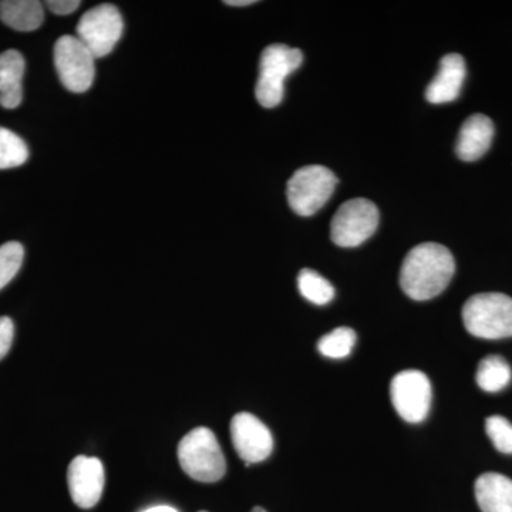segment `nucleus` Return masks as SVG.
Here are the masks:
<instances>
[{
  "label": "nucleus",
  "mask_w": 512,
  "mask_h": 512,
  "mask_svg": "<svg viewBox=\"0 0 512 512\" xmlns=\"http://www.w3.org/2000/svg\"><path fill=\"white\" fill-rule=\"evenodd\" d=\"M456 272L454 256L444 245L424 242L404 258L400 286L414 301H429L439 296Z\"/></svg>",
  "instance_id": "f257e3e1"
},
{
  "label": "nucleus",
  "mask_w": 512,
  "mask_h": 512,
  "mask_svg": "<svg viewBox=\"0 0 512 512\" xmlns=\"http://www.w3.org/2000/svg\"><path fill=\"white\" fill-rule=\"evenodd\" d=\"M184 473L200 483H217L227 473V461L217 436L208 427L191 430L178 444Z\"/></svg>",
  "instance_id": "f03ea898"
},
{
  "label": "nucleus",
  "mask_w": 512,
  "mask_h": 512,
  "mask_svg": "<svg viewBox=\"0 0 512 512\" xmlns=\"http://www.w3.org/2000/svg\"><path fill=\"white\" fill-rule=\"evenodd\" d=\"M463 320L467 332L476 338H511L512 298L498 292L471 296L464 305Z\"/></svg>",
  "instance_id": "7ed1b4c3"
},
{
  "label": "nucleus",
  "mask_w": 512,
  "mask_h": 512,
  "mask_svg": "<svg viewBox=\"0 0 512 512\" xmlns=\"http://www.w3.org/2000/svg\"><path fill=\"white\" fill-rule=\"evenodd\" d=\"M303 62L301 50L286 45L266 47L259 63V77L256 82V100L265 109H274L284 100L285 80L298 70Z\"/></svg>",
  "instance_id": "20e7f679"
},
{
  "label": "nucleus",
  "mask_w": 512,
  "mask_h": 512,
  "mask_svg": "<svg viewBox=\"0 0 512 512\" xmlns=\"http://www.w3.org/2000/svg\"><path fill=\"white\" fill-rule=\"evenodd\" d=\"M338 185V177L323 165L299 168L289 180L286 194L293 212L311 217L325 207Z\"/></svg>",
  "instance_id": "39448f33"
},
{
  "label": "nucleus",
  "mask_w": 512,
  "mask_h": 512,
  "mask_svg": "<svg viewBox=\"0 0 512 512\" xmlns=\"http://www.w3.org/2000/svg\"><path fill=\"white\" fill-rule=\"evenodd\" d=\"M379 210L366 198H353L340 205L330 225V238L342 248L362 245L379 227Z\"/></svg>",
  "instance_id": "423d86ee"
},
{
  "label": "nucleus",
  "mask_w": 512,
  "mask_h": 512,
  "mask_svg": "<svg viewBox=\"0 0 512 512\" xmlns=\"http://www.w3.org/2000/svg\"><path fill=\"white\" fill-rule=\"evenodd\" d=\"M124 23L120 10L114 5L94 6L87 10L77 25V39L96 59L109 55L123 35Z\"/></svg>",
  "instance_id": "0eeeda50"
},
{
  "label": "nucleus",
  "mask_w": 512,
  "mask_h": 512,
  "mask_svg": "<svg viewBox=\"0 0 512 512\" xmlns=\"http://www.w3.org/2000/svg\"><path fill=\"white\" fill-rule=\"evenodd\" d=\"M55 67L64 89L84 93L92 87L96 57L76 36H62L55 45Z\"/></svg>",
  "instance_id": "6e6552de"
},
{
  "label": "nucleus",
  "mask_w": 512,
  "mask_h": 512,
  "mask_svg": "<svg viewBox=\"0 0 512 512\" xmlns=\"http://www.w3.org/2000/svg\"><path fill=\"white\" fill-rule=\"evenodd\" d=\"M390 397L397 414L407 423H421L429 416L433 390L420 370H403L390 383Z\"/></svg>",
  "instance_id": "1a4fd4ad"
},
{
  "label": "nucleus",
  "mask_w": 512,
  "mask_h": 512,
  "mask_svg": "<svg viewBox=\"0 0 512 512\" xmlns=\"http://www.w3.org/2000/svg\"><path fill=\"white\" fill-rule=\"evenodd\" d=\"M231 439L245 464L262 463L274 450V437L268 427L251 413L235 414L231 421Z\"/></svg>",
  "instance_id": "9d476101"
},
{
  "label": "nucleus",
  "mask_w": 512,
  "mask_h": 512,
  "mask_svg": "<svg viewBox=\"0 0 512 512\" xmlns=\"http://www.w3.org/2000/svg\"><path fill=\"white\" fill-rule=\"evenodd\" d=\"M67 484L73 503L89 510L99 503L104 490V467L96 457L74 458L67 470Z\"/></svg>",
  "instance_id": "9b49d317"
},
{
  "label": "nucleus",
  "mask_w": 512,
  "mask_h": 512,
  "mask_svg": "<svg viewBox=\"0 0 512 512\" xmlns=\"http://www.w3.org/2000/svg\"><path fill=\"white\" fill-rule=\"evenodd\" d=\"M466 62L463 56L450 53L441 59L440 69L426 90V99L433 104L451 103L460 96L466 80Z\"/></svg>",
  "instance_id": "f8f14e48"
},
{
  "label": "nucleus",
  "mask_w": 512,
  "mask_h": 512,
  "mask_svg": "<svg viewBox=\"0 0 512 512\" xmlns=\"http://www.w3.org/2000/svg\"><path fill=\"white\" fill-rule=\"evenodd\" d=\"M494 138V124L484 114H474L464 121L456 144V154L460 160L473 163L490 150Z\"/></svg>",
  "instance_id": "ddd939ff"
},
{
  "label": "nucleus",
  "mask_w": 512,
  "mask_h": 512,
  "mask_svg": "<svg viewBox=\"0 0 512 512\" xmlns=\"http://www.w3.org/2000/svg\"><path fill=\"white\" fill-rule=\"evenodd\" d=\"M25 59L18 50H6L0 55V106L16 109L23 99L22 80Z\"/></svg>",
  "instance_id": "4468645a"
},
{
  "label": "nucleus",
  "mask_w": 512,
  "mask_h": 512,
  "mask_svg": "<svg viewBox=\"0 0 512 512\" xmlns=\"http://www.w3.org/2000/svg\"><path fill=\"white\" fill-rule=\"evenodd\" d=\"M476 500L483 512H512V480L498 473L477 478Z\"/></svg>",
  "instance_id": "2eb2a0df"
},
{
  "label": "nucleus",
  "mask_w": 512,
  "mask_h": 512,
  "mask_svg": "<svg viewBox=\"0 0 512 512\" xmlns=\"http://www.w3.org/2000/svg\"><path fill=\"white\" fill-rule=\"evenodd\" d=\"M0 19L19 32H33L45 22V10L37 0H3L0 2Z\"/></svg>",
  "instance_id": "dca6fc26"
},
{
  "label": "nucleus",
  "mask_w": 512,
  "mask_h": 512,
  "mask_svg": "<svg viewBox=\"0 0 512 512\" xmlns=\"http://www.w3.org/2000/svg\"><path fill=\"white\" fill-rule=\"evenodd\" d=\"M477 384L487 393H498L510 384L512 370L504 357L493 355L484 357L477 369Z\"/></svg>",
  "instance_id": "f3484780"
},
{
  "label": "nucleus",
  "mask_w": 512,
  "mask_h": 512,
  "mask_svg": "<svg viewBox=\"0 0 512 512\" xmlns=\"http://www.w3.org/2000/svg\"><path fill=\"white\" fill-rule=\"evenodd\" d=\"M298 288L303 298L315 305H328L335 298L333 285L313 269L305 268L299 272Z\"/></svg>",
  "instance_id": "a211bd4d"
},
{
  "label": "nucleus",
  "mask_w": 512,
  "mask_h": 512,
  "mask_svg": "<svg viewBox=\"0 0 512 512\" xmlns=\"http://www.w3.org/2000/svg\"><path fill=\"white\" fill-rule=\"evenodd\" d=\"M28 158L29 148L25 141L8 128L0 127V170L19 167Z\"/></svg>",
  "instance_id": "6ab92c4d"
},
{
  "label": "nucleus",
  "mask_w": 512,
  "mask_h": 512,
  "mask_svg": "<svg viewBox=\"0 0 512 512\" xmlns=\"http://www.w3.org/2000/svg\"><path fill=\"white\" fill-rule=\"evenodd\" d=\"M356 345V332L350 328H338L319 340L320 355L329 359H345Z\"/></svg>",
  "instance_id": "aec40b11"
},
{
  "label": "nucleus",
  "mask_w": 512,
  "mask_h": 512,
  "mask_svg": "<svg viewBox=\"0 0 512 512\" xmlns=\"http://www.w3.org/2000/svg\"><path fill=\"white\" fill-rule=\"evenodd\" d=\"M25 249L19 242H6L0 247V291L18 275Z\"/></svg>",
  "instance_id": "412c9836"
},
{
  "label": "nucleus",
  "mask_w": 512,
  "mask_h": 512,
  "mask_svg": "<svg viewBox=\"0 0 512 512\" xmlns=\"http://www.w3.org/2000/svg\"><path fill=\"white\" fill-rule=\"evenodd\" d=\"M485 431L491 443L500 453L512 454V423L503 416H491L485 420Z\"/></svg>",
  "instance_id": "4be33fe9"
},
{
  "label": "nucleus",
  "mask_w": 512,
  "mask_h": 512,
  "mask_svg": "<svg viewBox=\"0 0 512 512\" xmlns=\"http://www.w3.org/2000/svg\"><path fill=\"white\" fill-rule=\"evenodd\" d=\"M13 336H15V325L8 316H0V360L8 355L12 348Z\"/></svg>",
  "instance_id": "5701e85b"
},
{
  "label": "nucleus",
  "mask_w": 512,
  "mask_h": 512,
  "mask_svg": "<svg viewBox=\"0 0 512 512\" xmlns=\"http://www.w3.org/2000/svg\"><path fill=\"white\" fill-rule=\"evenodd\" d=\"M80 5H82V2H79V0H49V2H46L50 12L59 16H66L76 12Z\"/></svg>",
  "instance_id": "b1692460"
},
{
  "label": "nucleus",
  "mask_w": 512,
  "mask_h": 512,
  "mask_svg": "<svg viewBox=\"0 0 512 512\" xmlns=\"http://www.w3.org/2000/svg\"><path fill=\"white\" fill-rule=\"evenodd\" d=\"M143 512H178L174 507L170 505H156V507L147 508Z\"/></svg>",
  "instance_id": "393cba45"
},
{
  "label": "nucleus",
  "mask_w": 512,
  "mask_h": 512,
  "mask_svg": "<svg viewBox=\"0 0 512 512\" xmlns=\"http://www.w3.org/2000/svg\"><path fill=\"white\" fill-rule=\"evenodd\" d=\"M228 6H249L254 5L255 0H227Z\"/></svg>",
  "instance_id": "a878e982"
},
{
  "label": "nucleus",
  "mask_w": 512,
  "mask_h": 512,
  "mask_svg": "<svg viewBox=\"0 0 512 512\" xmlns=\"http://www.w3.org/2000/svg\"><path fill=\"white\" fill-rule=\"evenodd\" d=\"M252 512H266V510H264V508L262 507H255L254 510H252Z\"/></svg>",
  "instance_id": "bb28decb"
},
{
  "label": "nucleus",
  "mask_w": 512,
  "mask_h": 512,
  "mask_svg": "<svg viewBox=\"0 0 512 512\" xmlns=\"http://www.w3.org/2000/svg\"><path fill=\"white\" fill-rule=\"evenodd\" d=\"M200 512H207V511H200Z\"/></svg>",
  "instance_id": "cd10ccee"
}]
</instances>
